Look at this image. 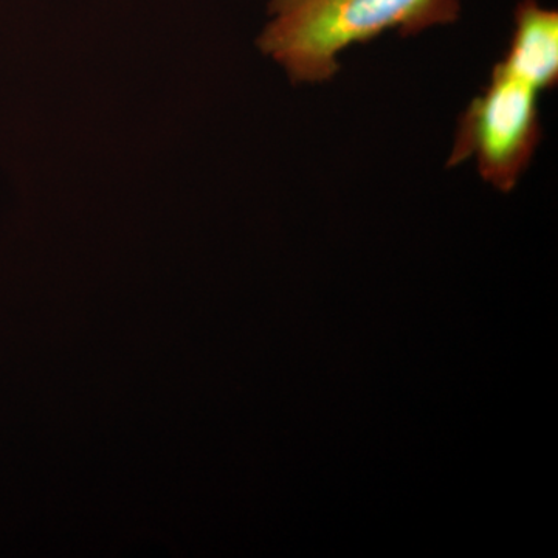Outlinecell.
Wrapping results in <instances>:
<instances>
[{
	"label": "cell",
	"instance_id": "cell-1",
	"mask_svg": "<svg viewBox=\"0 0 558 558\" xmlns=\"http://www.w3.org/2000/svg\"><path fill=\"white\" fill-rule=\"evenodd\" d=\"M258 47L296 84H322L340 54L387 32L411 36L458 21L459 0H270Z\"/></svg>",
	"mask_w": 558,
	"mask_h": 558
},
{
	"label": "cell",
	"instance_id": "cell-2",
	"mask_svg": "<svg viewBox=\"0 0 558 558\" xmlns=\"http://www.w3.org/2000/svg\"><path fill=\"white\" fill-rule=\"evenodd\" d=\"M539 92L498 64L459 120L447 167L475 160L481 179L502 193L519 185L542 138Z\"/></svg>",
	"mask_w": 558,
	"mask_h": 558
},
{
	"label": "cell",
	"instance_id": "cell-3",
	"mask_svg": "<svg viewBox=\"0 0 558 558\" xmlns=\"http://www.w3.org/2000/svg\"><path fill=\"white\" fill-rule=\"evenodd\" d=\"M499 68L542 94L558 81V13L538 0H521Z\"/></svg>",
	"mask_w": 558,
	"mask_h": 558
}]
</instances>
